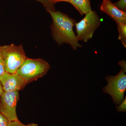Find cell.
Returning <instances> with one entry per match:
<instances>
[{
    "instance_id": "3957f363",
    "label": "cell",
    "mask_w": 126,
    "mask_h": 126,
    "mask_svg": "<svg viewBox=\"0 0 126 126\" xmlns=\"http://www.w3.org/2000/svg\"><path fill=\"white\" fill-rule=\"evenodd\" d=\"M50 67L49 63L42 59L27 58L16 73L28 84L44 77Z\"/></svg>"
},
{
    "instance_id": "ba28073f",
    "label": "cell",
    "mask_w": 126,
    "mask_h": 126,
    "mask_svg": "<svg viewBox=\"0 0 126 126\" xmlns=\"http://www.w3.org/2000/svg\"><path fill=\"white\" fill-rule=\"evenodd\" d=\"M100 9L115 20L116 24H126V12L118 9L110 0H103Z\"/></svg>"
},
{
    "instance_id": "9a60e30c",
    "label": "cell",
    "mask_w": 126,
    "mask_h": 126,
    "mask_svg": "<svg viewBox=\"0 0 126 126\" xmlns=\"http://www.w3.org/2000/svg\"><path fill=\"white\" fill-rule=\"evenodd\" d=\"M7 126H26V125L23 124L18 119L16 121H9Z\"/></svg>"
},
{
    "instance_id": "9c48e42d",
    "label": "cell",
    "mask_w": 126,
    "mask_h": 126,
    "mask_svg": "<svg viewBox=\"0 0 126 126\" xmlns=\"http://www.w3.org/2000/svg\"><path fill=\"white\" fill-rule=\"evenodd\" d=\"M69 2L74 6L81 15H86L92 10L90 0H69Z\"/></svg>"
},
{
    "instance_id": "30bf717a",
    "label": "cell",
    "mask_w": 126,
    "mask_h": 126,
    "mask_svg": "<svg viewBox=\"0 0 126 126\" xmlns=\"http://www.w3.org/2000/svg\"><path fill=\"white\" fill-rule=\"evenodd\" d=\"M119 32L118 39L121 40L123 45L126 47V24H117Z\"/></svg>"
},
{
    "instance_id": "2e32d148",
    "label": "cell",
    "mask_w": 126,
    "mask_h": 126,
    "mask_svg": "<svg viewBox=\"0 0 126 126\" xmlns=\"http://www.w3.org/2000/svg\"><path fill=\"white\" fill-rule=\"evenodd\" d=\"M4 63L0 53V78L5 73Z\"/></svg>"
},
{
    "instance_id": "7c38bea8",
    "label": "cell",
    "mask_w": 126,
    "mask_h": 126,
    "mask_svg": "<svg viewBox=\"0 0 126 126\" xmlns=\"http://www.w3.org/2000/svg\"><path fill=\"white\" fill-rule=\"evenodd\" d=\"M114 4L119 10L126 12V0H119Z\"/></svg>"
},
{
    "instance_id": "7a4b0ae2",
    "label": "cell",
    "mask_w": 126,
    "mask_h": 126,
    "mask_svg": "<svg viewBox=\"0 0 126 126\" xmlns=\"http://www.w3.org/2000/svg\"><path fill=\"white\" fill-rule=\"evenodd\" d=\"M0 53L5 72L9 73H16L27 58L22 45L0 46Z\"/></svg>"
},
{
    "instance_id": "4fadbf2b",
    "label": "cell",
    "mask_w": 126,
    "mask_h": 126,
    "mask_svg": "<svg viewBox=\"0 0 126 126\" xmlns=\"http://www.w3.org/2000/svg\"><path fill=\"white\" fill-rule=\"evenodd\" d=\"M119 106H116V109L118 112H124L126 111V96H125L123 101L120 104Z\"/></svg>"
},
{
    "instance_id": "52a82bcc",
    "label": "cell",
    "mask_w": 126,
    "mask_h": 126,
    "mask_svg": "<svg viewBox=\"0 0 126 126\" xmlns=\"http://www.w3.org/2000/svg\"><path fill=\"white\" fill-rule=\"evenodd\" d=\"M0 82L5 92H19L27 84L16 73L11 74L6 72L0 78Z\"/></svg>"
},
{
    "instance_id": "8fae6325",
    "label": "cell",
    "mask_w": 126,
    "mask_h": 126,
    "mask_svg": "<svg viewBox=\"0 0 126 126\" xmlns=\"http://www.w3.org/2000/svg\"><path fill=\"white\" fill-rule=\"evenodd\" d=\"M40 2L44 6L46 9H49L55 11L54 5L52 4L50 2V0H35Z\"/></svg>"
},
{
    "instance_id": "d6986e66",
    "label": "cell",
    "mask_w": 126,
    "mask_h": 126,
    "mask_svg": "<svg viewBox=\"0 0 126 126\" xmlns=\"http://www.w3.org/2000/svg\"><path fill=\"white\" fill-rule=\"evenodd\" d=\"M3 92L4 91H3V89H2V86H1V84L0 82V98L1 94H2Z\"/></svg>"
},
{
    "instance_id": "277c9868",
    "label": "cell",
    "mask_w": 126,
    "mask_h": 126,
    "mask_svg": "<svg viewBox=\"0 0 126 126\" xmlns=\"http://www.w3.org/2000/svg\"><path fill=\"white\" fill-rule=\"evenodd\" d=\"M101 24V19L96 11L92 10L86 14L84 18L75 23L78 40L87 42L93 38L94 32Z\"/></svg>"
},
{
    "instance_id": "e0dca14e",
    "label": "cell",
    "mask_w": 126,
    "mask_h": 126,
    "mask_svg": "<svg viewBox=\"0 0 126 126\" xmlns=\"http://www.w3.org/2000/svg\"><path fill=\"white\" fill-rule=\"evenodd\" d=\"M118 64L120 65V67L121 68V69H122L126 72V62L124 60L119 61L118 62Z\"/></svg>"
},
{
    "instance_id": "6da1fadb",
    "label": "cell",
    "mask_w": 126,
    "mask_h": 126,
    "mask_svg": "<svg viewBox=\"0 0 126 126\" xmlns=\"http://www.w3.org/2000/svg\"><path fill=\"white\" fill-rule=\"evenodd\" d=\"M46 10L52 17L51 33L57 44L59 46L68 44L74 50L82 47L73 29L76 23L75 20L59 11Z\"/></svg>"
},
{
    "instance_id": "ac0fdd59",
    "label": "cell",
    "mask_w": 126,
    "mask_h": 126,
    "mask_svg": "<svg viewBox=\"0 0 126 126\" xmlns=\"http://www.w3.org/2000/svg\"><path fill=\"white\" fill-rule=\"evenodd\" d=\"M69 0H50V2L52 4L54 5L57 2L64 1V2H69Z\"/></svg>"
},
{
    "instance_id": "5b68a950",
    "label": "cell",
    "mask_w": 126,
    "mask_h": 126,
    "mask_svg": "<svg viewBox=\"0 0 126 126\" xmlns=\"http://www.w3.org/2000/svg\"><path fill=\"white\" fill-rule=\"evenodd\" d=\"M125 73V71L121 69L117 75H109L105 78L108 84L103 88V92L110 95L113 103L116 106L119 105L124 99L126 90V75Z\"/></svg>"
},
{
    "instance_id": "8992f818",
    "label": "cell",
    "mask_w": 126,
    "mask_h": 126,
    "mask_svg": "<svg viewBox=\"0 0 126 126\" xmlns=\"http://www.w3.org/2000/svg\"><path fill=\"white\" fill-rule=\"evenodd\" d=\"M19 99V92H3L0 98V112L9 121L18 120L16 108Z\"/></svg>"
},
{
    "instance_id": "5bb4252c",
    "label": "cell",
    "mask_w": 126,
    "mask_h": 126,
    "mask_svg": "<svg viewBox=\"0 0 126 126\" xmlns=\"http://www.w3.org/2000/svg\"><path fill=\"white\" fill-rule=\"evenodd\" d=\"M9 121L0 112V126H8Z\"/></svg>"
},
{
    "instance_id": "ffe728a7",
    "label": "cell",
    "mask_w": 126,
    "mask_h": 126,
    "mask_svg": "<svg viewBox=\"0 0 126 126\" xmlns=\"http://www.w3.org/2000/svg\"><path fill=\"white\" fill-rule=\"evenodd\" d=\"M26 126H38V124H35L34 123H30L26 125Z\"/></svg>"
}]
</instances>
